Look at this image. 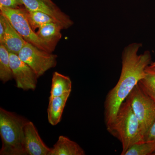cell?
<instances>
[{"mask_svg": "<svg viewBox=\"0 0 155 155\" xmlns=\"http://www.w3.org/2000/svg\"><path fill=\"white\" fill-rule=\"evenodd\" d=\"M153 155H155V152L154 153H153Z\"/></svg>", "mask_w": 155, "mask_h": 155, "instance_id": "24", "label": "cell"}, {"mask_svg": "<svg viewBox=\"0 0 155 155\" xmlns=\"http://www.w3.org/2000/svg\"><path fill=\"white\" fill-rule=\"evenodd\" d=\"M0 19L4 23L5 28L3 45L8 51L9 53L18 55L27 42L22 38L5 17L0 14Z\"/></svg>", "mask_w": 155, "mask_h": 155, "instance_id": "10", "label": "cell"}, {"mask_svg": "<svg viewBox=\"0 0 155 155\" xmlns=\"http://www.w3.org/2000/svg\"><path fill=\"white\" fill-rule=\"evenodd\" d=\"M23 5L21 0H0V8H18Z\"/></svg>", "mask_w": 155, "mask_h": 155, "instance_id": "19", "label": "cell"}, {"mask_svg": "<svg viewBox=\"0 0 155 155\" xmlns=\"http://www.w3.org/2000/svg\"><path fill=\"white\" fill-rule=\"evenodd\" d=\"M23 146L28 155H48L51 148L42 140L33 122L29 121L24 128Z\"/></svg>", "mask_w": 155, "mask_h": 155, "instance_id": "9", "label": "cell"}, {"mask_svg": "<svg viewBox=\"0 0 155 155\" xmlns=\"http://www.w3.org/2000/svg\"><path fill=\"white\" fill-rule=\"evenodd\" d=\"M64 29L56 22L46 23L39 27L37 34L41 39L53 50L62 37L61 31Z\"/></svg>", "mask_w": 155, "mask_h": 155, "instance_id": "12", "label": "cell"}, {"mask_svg": "<svg viewBox=\"0 0 155 155\" xmlns=\"http://www.w3.org/2000/svg\"><path fill=\"white\" fill-rule=\"evenodd\" d=\"M106 127L108 132L121 143V155L133 144L143 141L138 120L127 99L119 107L114 121Z\"/></svg>", "mask_w": 155, "mask_h": 155, "instance_id": "3", "label": "cell"}, {"mask_svg": "<svg viewBox=\"0 0 155 155\" xmlns=\"http://www.w3.org/2000/svg\"><path fill=\"white\" fill-rule=\"evenodd\" d=\"M138 84L155 102V67L150 65L147 67L144 77Z\"/></svg>", "mask_w": 155, "mask_h": 155, "instance_id": "16", "label": "cell"}, {"mask_svg": "<svg viewBox=\"0 0 155 155\" xmlns=\"http://www.w3.org/2000/svg\"><path fill=\"white\" fill-rule=\"evenodd\" d=\"M42 1H44V2H45L47 3V4H48V5H50L52 6H57L54 3V2L52 1V0H42Z\"/></svg>", "mask_w": 155, "mask_h": 155, "instance_id": "22", "label": "cell"}, {"mask_svg": "<svg viewBox=\"0 0 155 155\" xmlns=\"http://www.w3.org/2000/svg\"><path fill=\"white\" fill-rule=\"evenodd\" d=\"M18 55L32 69L38 78L57 64V55L40 49L30 43H26Z\"/></svg>", "mask_w": 155, "mask_h": 155, "instance_id": "6", "label": "cell"}, {"mask_svg": "<svg viewBox=\"0 0 155 155\" xmlns=\"http://www.w3.org/2000/svg\"><path fill=\"white\" fill-rule=\"evenodd\" d=\"M70 93H67L49 100L47 110L48 119L52 125L55 126L61 122L64 108Z\"/></svg>", "mask_w": 155, "mask_h": 155, "instance_id": "13", "label": "cell"}, {"mask_svg": "<svg viewBox=\"0 0 155 155\" xmlns=\"http://www.w3.org/2000/svg\"><path fill=\"white\" fill-rule=\"evenodd\" d=\"M24 7L31 11H39L49 15L64 29L71 27L74 22L67 14L56 6L50 5L42 0H21Z\"/></svg>", "mask_w": 155, "mask_h": 155, "instance_id": "8", "label": "cell"}, {"mask_svg": "<svg viewBox=\"0 0 155 155\" xmlns=\"http://www.w3.org/2000/svg\"><path fill=\"white\" fill-rule=\"evenodd\" d=\"M10 59L13 78L17 88L24 91L35 90L38 78L35 72L18 55L10 53Z\"/></svg>", "mask_w": 155, "mask_h": 155, "instance_id": "7", "label": "cell"}, {"mask_svg": "<svg viewBox=\"0 0 155 155\" xmlns=\"http://www.w3.org/2000/svg\"><path fill=\"white\" fill-rule=\"evenodd\" d=\"M1 14L8 20L12 26L27 42L40 49L52 53L54 51L41 39L31 28L28 22L26 8H0Z\"/></svg>", "mask_w": 155, "mask_h": 155, "instance_id": "5", "label": "cell"}, {"mask_svg": "<svg viewBox=\"0 0 155 155\" xmlns=\"http://www.w3.org/2000/svg\"><path fill=\"white\" fill-rule=\"evenodd\" d=\"M138 120L143 139L155 120V102L138 84L127 97Z\"/></svg>", "mask_w": 155, "mask_h": 155, "instance_id": "4", "label": "cell"}, {"mask_svg": "<svg viewBox=\"0 0 155 155\" xmlns=\"http://www.w3.org/2000/svg\"><path fill=\"white\" fill-rule=\"evenodd\" d=\"M26 11L28 22L34 31L46 23L57 22L52 17L42 12L31 11L26 8Z\"/></svg>", "mask_w": 155, "mask_h": 155, "instance_id": "17", "label": "cell"}, {"mask_svg": "<svg viewBox=\"0 0 155 155\" xmlns=\"http://www.w3.org/2000/svg\"><path fill=\"white\" fill-rule=\"evenodd\" d=\"M28 121L16 113L0 108V155H26L23 146L24 128Z\"/></svg>", "mask_w": 155, "mask_h": 155, "instance_id": "2", "label": "cell"}, {"mask_svg": "<svg viewBox=\"0 0 155 155\" xmlns=\"http://www.w3.org/2000/svg\"><path fill=\"white\" fill-rule=\"evenodd\" d=\"M150 65L151 66H153V67H155V62H152V63H151Z\"/></svg>", "mask_w": 155, "mask_h": 155, "instance_id": "23", "label": "cell"}, {"mask_svg": "<svg viewBox=\"0 0 155 155\" xmlns=\"http://www.w3.org/2000/svg\"><path fill=\"white\" fill-rule=\"evenodd\" d=\"M143 141L152 143L155 144V120L145 135Z\"/></svg>", "mask_w": 155, "mask_h": 155, "instance_id": "20", "label": "cell"}, {"mask_svg": "<svg viewBox=\"0 0 155 155\" xmlns=\"http://www.w3.org/2000/svg\"><path fill=\"white\" fill-rule=\"evenodd\" d=\"M72 82L69 76L57 72L53 73L49 100L61 96L72 91Z\"/></svg>", "mask_w": 155, "mask_h": 155, "instance_id": "14", "label": "cell"}, {"mask_svg": "<svg viewBox=\"0 0 155 155\" xmlns=\"http://www.w3.org/2000/svg\"><path fill=\"white\" fill-rule=\"evenodd\" d=\"M5 33V28L4 23L2 19H0V44H3Z\"/></svg>", "mask_w": 155, "mask_h": 155, "instance_id": "21", "label": "cell"}, {"mask_svg": "<svg viewBox=\"0 0 155 155\" xmlns=\"http://www.w3.org/2000/svg\"><path fill=\"white\" fill-rule=\"evenodd\" d=\"M12 78L10 53L4 45L0 44V80L3 83H5Z\"/></svg>", "mask_w": 155, "mask_h": 155, "instance_id": "15", "label": "cell"}, {"mask_svg": "<svg viewBox=\"0 0 155 155\" xmlns=\"http://www.w3.org/2000/svg\"><path fill=\"white\" fill-rule=\"evenodd\" d=\"M155 152V144L143 141L131 146L124 155H153Z\"/></svg>", "mask_w": 155, "mask_h": 155, "instance_id": "18", "label": "cell"}, {"mask_svg": "<svg viewBox=\"0 0 155 155\" xmlns=\"http://www.w3.org/2000/svg\"><path fill=\"white\" fill-rule=\"evenodd\" d=\"M84 150L78 144L68 137L60 136L48 155H84Z\"/></svg>", "mask_w": 155, "mask_h": 155, "instance_id": "11", "label": "cell"}, {"mask_svg": "<svg viewBox=\"0 0 155 155\" xmlns=\"http://www.w3.org/2000/svg\"><path fill=\"white\" fill-rule=\"evenodd\" d=\"M142 46L140 43H132L125 47L122 51V70L119 80L109 92L105 101L106 127L114 121L121 104L144 77L146 69L152 63L149 51L138 54L139 50Z\"/></svg>", "mask_w": 155, "mask_h": 155, "instance_id": "1", "label": "cell"}]
</instances>
